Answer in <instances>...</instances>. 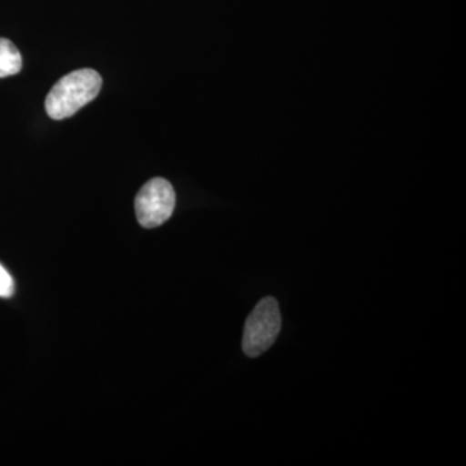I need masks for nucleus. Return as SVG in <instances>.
Returning <instances> with one entry per match:
<instances>
[{"instance_id": "1", "label": "nucleus", "mask_w": 466, "mask_h": 466, "mask_svg": "<svg viewBox=\"0 0 466 466\" xmlns=\"http://www.w3.org/2000/svg\"><path fill=\"white\" fill-rule=\"evenodd\" d=\"M103 79L94 69H79L64 76L46 99V112L52 119L69 118L86 104L96 99Z\"/></svg>"}, {"instance_id": "2", "label": "nucleus", "mask_w": 466, "mask_h": 466, "mask_svg": "<svg viewBox=\"0 0 466 466\" xmlns=\"http://www.w3.org/2000/svg\"><path fill=\"white\" fill-rule=\"evenodd\" d=\"M281 329V314L278 300L266 297L245 323L242 350L250 358H257L274 345Z\"/></svg>"}, {"instance_id": "3", "label": "nucleus", "mask_w": 466, "mask_h": 466, "mask_svg": "<svg viewBox=\"0 0 466 466\" xmlns=\"http://www.w3.org/2000/svg\"><path fill=\"white\" fill-rule=\"evenodd\" d=\"M175 191L171 183L162 177H155L144 184L135 198V211L144 228H155L164 225L173 216Z\"/></svg>"}, {"instance_id": "4", "label": "nucleus", "mask_w": 466, "mask_h": 466, "mask_svg": "<svg viewBox=\"0 0 466 466\" xmlns=\"http://www.w3.org/2000/svg\"><path fill=\"white\" fill-rule=\"evenodd\" d=\"M23 67V57L16 46L8 39L0 38V78L15 76Z\"/></svg>"}, {"instance_id": "5", "label": "nucleus", "mask_w": 466, "mask_h": 466, "mask_svg": "<svg viewBox=\"0 0 466 466\" xmlns=\"http://www.w3.org/2000/svg\"><path fill=\"white\" fill-rule=\"evenodd\" d=\"M15 293V281L11 274L0 265V299H11Z\"/></svg>"}]
</instances>
